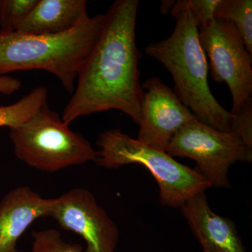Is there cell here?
<instances>
[{
	"instance_id": "cell-11",
	"label": "cell",
	"mask_w": 252,
	"mask_h": 252,
	"mask_svg": "<svg viewBox=\"0 0 252 252\" xmlns=\"http://www.w3.org/2000/svg\"><path fill=\"white\" fill-rule=\"evenodd\" d=\"M180 208L203 252H247L234 223L212 211L205 192L195 194Z\"/></svg>"
},
{
	"instance_id": "cell-6",
	"label": "cell",
	"mask_w": 252,
	"mask_h": 252,
	"mask_svg": "<svg viewBox=\"0 0 252 252\" xmlns=\"http://www.w3.org/2000/svg\"><path fill=\"white\" fill-rule=\"evenodd\" d=\"M166 152L172 157L194 160L195 170L217 188H230L228 174L232 165L252 160V148L238 135L217 130L196 119L176 132Z\"/></svg>"
},
{
	"instance_id": "cell-1",
	"label": "cell",
	"mask_w": 252,
	"mask_h": 252,
	"mask_svg": "<svg viewBox=\"0 0 252 252\" xmlns=\"http://www.w3.org/2000/svg\"><path fill=\"white\" fill-rule=\"evenodd\" d=\"M138 0H117L104 14L103 28L63 110L67 125L79 117L119 110L138 124L143 89L136 44Z\"/></svg>"
},
{
	"instance_id": "cell-4",
	"label": "cell",
	"mask_w": 252,
	"mask_h": 252,
	"mask_svg": "<svg viewBox=\"0 0 252 252\" xmlns=\"http://www.w3.org/2000/svg\"><path fill=\"white\" fill-rule=\"evenodd\" d=\"M96 163L107 169L143 165L153 175L164 206L180 207L195 194L205 192L210 182L195 170L177 162L167 152L146 145L119 129L104 131L97 142Z\"/></svg>"
},
{
	"instance_id": "cell-7",
	"label": "cell",
	"mask_w": 252,
	"mask_h": 252,
	"mask_svg": "<svg viewBox=\"0 0 252 252\" xmlns=\"http://www.w3.org/2000/svg\"><path fill=\"white\" fill-rule=\"evenodd\" d=\"M199 39L210 60L213 81L225 83L232 98L230 112L236 114L252 99V55L233 23L215 18L199 28Z\"/></svg>"
},
{
	"instance_id": "cell-9",
	"label": "cell",
	"mask_w": 252,
	"mask_h": 252,
	"mask_svg": "<svg viewBox=\"0 0 252 252\" xmlns=\"http://www.w3.org/2000/svg\"><path fill=\"white\" fill-rule=\"evenodd\" d=\"M142 86L143 97L137 140L166 152L176 132L195 118L174 91L159 78H149Z\"/></svg>"
},
{
	"instance_id": "cell-15",
	"label": "cell",
	"mask_w": 252,
	"mask_h": 252,
	"mask_svg": "<svg viewBox=\"0 0 252 252\" xmlns=\"http://www.w3.org/2000/svg\"><path fill=\"white\" fill-rule=\"evenodd\" d=\"M39 0H0V30L16 32Z\"/></svg>"
},
{
	"instance_id": "cell-12",
	"label": "cell",
	"mask_w": 252,
	"mask_h": 252,
	"mask_svg": "<svg viewBox=\"0 0 252 252\" xmlns=\"http://www.w3.org/2000/svg\"><path fill=\"white\" fill-rule=\"evenodd\" d=\"M89 16L86 0H39L16 32L32 35L62 34Z\"/></svg>"
},
{
	"instance_id": "cell-13",
	"label": "cell",
	"mask_w": 252,
	"mask_h": 252,
	"mask_svg": "<svg viewBox=\"0 0 252 252\" xmlns=\"http://www.w3.org/2000/svg\"><path fill=\"white\" fill-rule=\"evenodd\" d=\"M48 89L38 86L10 105L0 106V127L16 128L28 122L47 104Z\"/></svg>"
},
{
	"instance_id": "cell-3",
	"label": "cell",
	"mask_w": 252,
	"mask_h": 252,
	"mask_svg": "<svg viewBox=\"0 0 252 252\" xmlns=\"http://www.w3.org/2000/svg\"><path fill=\"white\" fill-rule=\"evenodd\" d=\"M104 14L86 18L71 31L32 35L0 30V76L39 69L52 74L69 94L102 32Z\"/></svg>"
},
{
	"instance_id": "cell-10",
	"label": "cell",
	"mask_w": 252,
	"mask_h": 252,
	"mask_svg": "<svg viewBox=\"0 0 252 252\" xmlns=\"http://www.w3.org/2000/svg\"><path fill=\"white\" fill-rule=\"evenodd\" d=\"M52 204L26 186L8 192L0 202V252H23L18 240L36 220L49 217Z\"/></svg>"
},
{
	"instance_id": "cell-14",
	"label": "cell",
	"mask_w": 252,
	"mask_h": 252,
	"mask_svg": "<svg viewBox=\"0 0 252 252\" xmlns=\"http://www.w3.org/2000/svg\"><path fill=\"white\" fill-rule=\"evenodd\" d=\"M215 17L233 23L252 55V0H220Z\"/></svg>"
},
{
	"instance_id": "cell-5",
	"label": "cell",
	"mask_w": 252,
	"mask_h": 252,
	"mask_svg": "<svg viewBox=\"0 0 252 252\" xmlns=\"http://www.w3.org/2000/svg\"><path fill=\"white\" fill-rule=\"evenodd\" d=\"M10 140L15 155L28 166L44 172L95 162L97 152L81 134L72 131L47 104L16 128Z\"/></svg>"
},
{
	"instance_id": "cell-2",
	"label": "cell",
	"mask_w": 252,
	"mask_h": 252,
	"mask_svg": "<svg viewBox=\"0 0 252 252\" xmlns=\"http://www.w3.org/2000/svg\"><path fill=\"white\" fill-rule=\"evenodd\" d=\"M174 18L176 25L171 35L149 44L145 54L170 73L174 92L197 120L217 130L233 132L234 114L220 105L208 84V63L199 39L198 23L189 10Z\"/></svg>"
},
{
	"instance_id": "cell-16",
	"label": "cell",
	"mask_w": 252,
	"mask_h": 252,
	"mask_svg": "<svg viewBox=\"0 0 252 252\" xmlns=\"http://www.w3.org/2000/svg\"><path fill=\"white\" fill-rule=\"evenodd\" d=\"M32 252H84V248L77 243H67L55 229L33 231Z\"/></svg>"
},
{
	"instance_id": "cell-20",
	"label": "cell",
	"mask_w": 252,
	"mask_h": 252,
	"mask_svg": "<svg viewBox=\"0 0 252 252\" xmlns=\"http://www.w3.org/2000/svg\"><path fill=\"white\" fill-rule=\"evenodd\" d=\"M164 3H162L161 7L160 9L162 10H164L163 13H167V11L169 9L171 10L172 6H173V2L175 1H163Z\"/></svg>"
},
{
	"instance_id": "cell-17",
	"label": "cell",
	"mask_w": 252,
	"mask_h": 252,
	"mask_svg": "<svg viewBox=\"0 0 252 252\" xmlns=\"http://www.w3.org/2000/svg\"><path fill=\"white\" fill-rule=\"evenodd\" d=\"M220 0H179L175 1L170 14L175 16L184 10L193 15L198 28H203L215 19V14Z\"/></svg>"
},
{
	"instance_id": "cell-8",
	"label": "cell",
	"mask_w": 252,
	"mask_h": 252,
	"mask_svg": "<svg viewBox=\"0 0 252 252\" xmlns=\"http://www.w3.org/2000/svg\"><path fill=\"white\" fill-rule=\"evenodd\" d=\"M49 217L81 236L86 245L84 252H116L117 225L88 189H72L53 198Z\"/></svg>"
},
{
	"instance_id": "cell-18",
	"label": "cell",
	"mask_w": 252,
	"mask_h": 252,
	"mask_svg": "<svg viewBox=\"0 0 252 252\" xmlns=\"http://www.w3.org/2000/svg\"><path fill=\"white\" fill-rule=\"evenodd\" d=\"M235 115L233 132L238 135L250 148H252V99L244 104Z\"/></svg>"
},
{
	"instance_id": "cell-19",
	"label": "cell",
	"mask_w": 252,
	"mask_h": 252,
	"mask_svg": "<svg viewBox=\"0 0 252 252\" xmlns=\"http://www.w3.org/2000/svg\"><path fill=\"white\" fill-rule=\"evenodd\" d=\"M21 82L15 78L0 76V94L10 95L19 90Z\"/></svg>"
}]
</instances>
